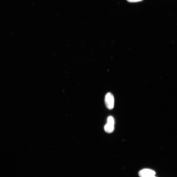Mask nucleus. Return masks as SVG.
Wrapping results in <instances>:
<instances>
[{
  "instance_id": "20e7f679",
  "label": "nucleus",
  "mask_w": 177,
  "mask_h": 177,
  "mask_svg": "<svg viewBox=\"0 0 177 177\" xmlns=\"http://www.w3.org/2000/svg\"><path fill=\"white\" fill-rule=\"evenodd\" d=\"M127 1L130 3H136L141 2L143 0H127Z\"/></svg>"
},
{
  "instance_id": "39448f33",
  "label": "nucleus",
  "mask_w": 177,
  "mask_h": 177,
  "mask_svg": "<svg viewBox=\"0 0 177 177\" xmlns=\"http://www.w3.org/2000/svg\"><path fill=\"white\" fill-rule=\"evenodd\" d=\"M156 177L155 176H153V177Z\"/></svg>"
},
{
  "instance_id": "7ed1b4c3",
  "label": "nucleus",
  "mask_w": 177,
  "mask_h": 177,
  "mask_svg": "<svg viewBox=\"0 0 177 177\" xmlns=\"http://www.w3.org/2000/svg\"><path fill=\"white\" fill-rule=\"evenodd\" d=\"M156 172L152 169H144L140 171L139 175L140 177H152L155 176Z\"/></svg>"
},
{
  "instance_id": "f03ea898",
  "label": "nucleus",
  "mask_w": 177,
  "mask_h": 177,
  "mask_svg": "<svg viewBox=\"0 0 177 177\" xmlns=\"http://www.w3.org/2000/svg\"><path fill=\"white\" fill-rule=\"evenodd\" d=\"M105 101L107 108L109 110H112L114 105V98L113 94L110 93L107 94Z\"/></svg>"
},
{
  "instance_id": "f257e3e1",
  "label": "nucleus",
  "mask_w": 177,
  "mask_h": 177,
  "mask_svg": "<svg viewBox=\"0 0 177 177\" xmlns=\"http://www.w3.org/2000/svg\"><path fill=\"white\" fill-rule=\"evenodd\" d=\"M105 131L108 133H111L115 129V120L112 116H110L108 118L106 124L105 126Z\"/></svg>"
}]
</instances>
